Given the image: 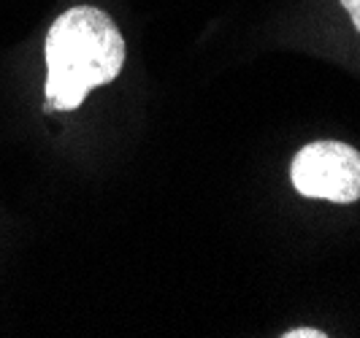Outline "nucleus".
<instances>
[{
    "instance_id": "f03ea898",
    "label": "nucleus",
    "mask_w": 360,
    "mask_h": 338,
    "mask_svg": "<svg viewBox=\"0 0 360 338\" xmlns=\"http://www.w3.org/2000/svg\"><path fill=\"white\" fill-rule=\"evenodd\" d=\"M292 184L304 197L355 203L360 200V152L342 141L307 143L292 160Z\"/></svg>"
},
{
    "instance_id": "f257e3e1",
    "label": "nucleus",
    "mask_w": 360,
    "mask_h": 338,
    "mask_svg": "<svg viewBox=\"0 0 360 338\" xmlns=\"http://www.w3.org/2000/svg\"><path fill=\"white\" fill-rule=\"evenodd\" d=\"M125 65V41L108 14L79 6L57 17L46 36V103L73 111L92 87L114 82Z\"/></svg>"
},
{
    "instance_id": "20e7f679",
    "label": "nucleus",
    "mask_w": 360,
    "mask_h": 338,
    "mask_svg": "<svg viewBox=\"0 0 360 338\" xmlns=\"http://www.w3.org/2000/svg\"><path fill=\"white\" fill-rule=\"evenodd\" d=\"M288 338H325V333H320V330H311V327H301V330H290V333H285Z\"/></svg>"
},
{
    "instance_id": "7ed1b4c3",
    "label": "nucleus",
    "mask_w": 360,
    "mask_h": 338,
    "mask_svg": "<svg viewBox=\"0 0 360 338\" xmlns=\"http://www.w3.org/2000/svg\"><path fill=\"white\" fill-rule=\"evenodd\" d=\"M342 6L347 8V14H349V19H352L355 30L360 33V0H342Z\"/></svg>"
}]
</instances>
